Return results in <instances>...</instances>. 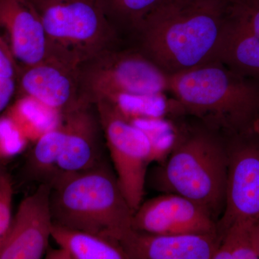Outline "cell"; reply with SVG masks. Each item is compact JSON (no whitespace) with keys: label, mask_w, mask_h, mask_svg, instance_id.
<instances>
[{"label":"cell","mask_w":259,"mask_h":259,"mask_svg":"<svg viewBox=\"0 0 259 259\" xmlns=\"http://www.w3.org/2000/svg\"><path fill=\"white\" fill-rule=\"evenodd\" d=\"M222 0H161L140 23L144 54L168 75L214 61Z\"/></svg>","instance_id":"1"},{"label":"cell","mask_w":259,"mask_h":259,"mask_svg":"<svg viewBox=\"0 0 259 259\" xmlns=\"http://www.w3.org/2000/svg\"><path fill=\"white\" fill-rule=\"evenodd\" d=\"M168 93L182 115L223 137L249 132L259 122V81L219 61L168 75Z\"/></svg>","instance_id":"2"},{"label":"cell","mask_w":259,"mask_h":259,"mask_svg":"<svg viewBox=\"0 0 259 259\" xmlns=\"http://www.w3.org/2000/svg\"><path fill=\"white\" fill-rule=\"evenodd\" d=\"M228 156L226 139L202 125L180 129L176 146L151 175L153 188L185 197L218 222L226 207Z\"/></svg>","instance_id":"3"},{"label":"cell","mask_w":259,"mask_h":259,"mask_svg":"<svg viewBox=\"0 0 259 259\" xmlns=\"http://www.w3.org/2000/svg\"><path fill=\"white\" fill-rule=\"evenodd\" d=\"M53 222L119 242L132 228L135 211L105 161L51 185Z\"/></svg>","instance_id":"4"},{"label":"cell","mask_w":259,"mask_h":259,"mask_svg":"<svg viewBox=\"0 0 259 259\" xmlns=\"http://www.w3.org/2000/svg\"><path fill=\"white\" fill-rule=\"evenodd\" d=\"M36 12L49 42L51 59L70 66L110 36L102 0H28Z\"/></svg>","instance_id":"5"},{"label":"cell","mask_w":259,"mask_h":259,"mask_svg":"<svg viewBox=\"0 0 259 259\" xmlns=\"http://www.w3.org/2000/svg\"><path fill=\"white\" fill-rule=\"evenodd\" d=\"M95 102L117 182L136 212L142 203L147 168L151 163L149 140L110 102L101 99Z\"/></svg>","instance_id":"6"},{"label":"cell","mask_w":259,"mask_h":259,"mask_svg":"<svg viewBox=\"0 0 259 259\" xmlns=\"http://www.w3.org/2000/svg\"><path fill=\"white\" fill-rule=\"evenodd\" d=\"M225 139L228 177L226 207L217 222L220 238L235 221L259 218V122L249 132Z\"/></svg>","instance_id":"7"},{"label":"cell","mask_w":259,"mask_h":259,"mask_svg":"<svg viewBox=\"0 0 259 259\" xmlns=\"http://www.w3.org/2000/svg\"><path fill=\"white\" fill-rule=\"evenodd\" d=\"M215 61L259 81V0H222Z\"/></svg>","instance_id":"8"},{"label":"cell","mask_w":259,"mask_h":259,"mask_svg":"<svg viewBox=\"0 0 259 259\" xmlns=\"http://www.w3.org/2000/svg\"><path fill=\"white\" fill-rule=\"evenodd\" d=\"M91 83L88 103L118 95H159L168 93V75L145 54L118 53L102 56Z\"/></svg>","instance_id":"9"},{"label":"cell","mask_w":259,"mask_h":259,"mask_svg":"<svg viewBox=\"0 0 259 259\" xmlns=\"http://www.w3.org/2000/svg\"><path fill=\"white\" fill-rule=\"evenodd\" d=\"M51 187L40 184L24 198L0 245V259H40L49 247L53 222Z\"/></svg>","instance_id":"10"},{"label":"cell","mask_w":259,"mask_h":259,"mask_svg":"<svg viewBox=\"0 0 259 259\" xmlns=\"http://www.w3.org/2000/svg\"><path fill=\"white\" fill-rule=\"evenodd\" d=\"M132 228L152 234H204L217 232V222L193 201L164 193L141 203L133 217Z\"/></svg>","instance_id":"11"},{"label":"cell","mask_w":259,"mask_h":259,"mask_svg":"<svg viewBox=\"0 0 259 259\" xmlns=\"http://www.w3.org/2000/svg\"><path fill=\"white\" fill-rule=\"evenodd\" d=\"M88 105L83 104L63 114L65 137L53 183L61 177L88 171L103 162L101 123L99 117L97 120L89 112Z\"/></svg>","instance_id":"12"},{"label":"cell","mask_w":259,"mask_h":259,"mask_svg":"<svg viewBox=\"0 0 259 259\" xmlns=\"http://www.w3.org/2000/svg\"><path fill=\"white\" fill-rule=\"evenodd\" d=\"M220 242L218 232L159 235L132 229L119 244L128 259H213Z\"/></svg>","instance_id":"13"},{"label":"cell","mask_w":259,"mask_h":259,"mask_svg":"<svg viewBox=\"0 0 259 259\" xmlns=\"http://www.w3.org/2000/svg\"><path fill=\"white\" fill-rule=\"evenodd\" d=\"M0 25L8 32L13 55L26 67L49 59L47 33L28 0H0Z\"/></svg>","instance_id":"14"},{"label":"cell","mask_w":259,"mask_h":259,"mask_svg":"<svg viewBox=\"0 0 259 259\" xmlns=\"http://www.w3.org/2000/svg\"><path fill=\"white\" fill-rule=\"evenodd\" d=\"M70 66L54 59L27 67L21 78L25 96L65 113L86 104L77 96Z\"/></svg>","instance_id":"15"},{"label":"cell","mask_w":259,"mask_h":259,"mask_svg":"<svg viewBox=\"0 0 259 259\" xmlns=\"http://www.w3.org/2000/svg\"><path fill=\"white\" fill-rule=\"evenodd\" d=\"M51 238L59 248L48 250L47 258L128 259L118 243L89 232L54 223Z\"/></svg>","instance_id":"16"},{"label":"cell","mask_w":259,"mask_h":259,"mask_svg":"<svg viewBox=\"0 0 259 259\" xmlns=\"http://www.w3.org/2000/svg\"><path fill=\"white\" fill-rule=\"evenodd\" d=\"M65 137L64 120L40 136L30 151L26 166L29 176L40 184L51 185L57 173Z\"/></svg>","instance_id":"17"},{"label":"cell","mask_w":259,"mask_h":259,"mask_svg":"<svg viewBox=\"0 0 259 259\" xmlns=\"http://www.w3.org/2000/svg\"><path fill=\"white\" fill-rule=\"evenodd\" d=\"M11 112L10 118L28 141H37L59 125L63 118L61 112L28 96L21 99Z\"/></svg>","instance_id":"18"},{"label":"cell","mask_w":259,"mask_h":259,"mask_svg":"<svg viewBox=\"0 0 259 259\" xmlns=\"http://www.w3.org/2000/svg\"><path fill=\"white\" fill-rule=\"evenodd\" d=\"M257 221L241 220L228 227L213 259H258L255 241Z\"/></svg>","instance_id":"19"},{"label":"cell","mask_w":259,"mask_h":259,"mask_svg":"<svg viewBox=\"0 0 259 259\" xmlns=\"http://www.w3.org/2000/svg\"><path fill=\"white\" fill-rule=\"evenodd\" d=\"M127 119L147 136L151 144V162L164 161L176 146L180 129L165 117Z\"/></svg>","instance_id":"20"},{"label":"cell","mask_w":259,"mask_h":259,"mask_svg":"<svg viewBox=\"0 0 259 259\" xmlns=\"http://www.w3.org/2000/svg\"><path fill=\"white\" fill-rule=\"evenodd\" d=\"M161 0H111L112 9L138 28L145 17Z\"/></svg>","instance_id":"21"},{"label":"cell","mask_w":259,"mask_h":259,"mask_svg":"<svg viewBox=\"0 0 259 259\" xmlns=\"http://www.w3.org/2000/svg\"><path fill=\"white\" fill-rule=\"evenodd\" d=\"M27 141L10 117L0 121V159L20 152Z\"/></svg>","instance_id":"22"},{"label":"cell","mask_w":259,"mask_h":259,"mask_svg":"<svg viewBox=\"0 0 259 259\" xmlns=\"http://www.w3.org/2000/svg\"><path fill=\"white\" fill-rule=\"evenodd\" d=\"M13 187L11 179L5 173L0 180V245L11 226Z\"/></svg>","instance_id":"23"},{"label":"cell","mask_w":259,"mask_h":259,"mask_svg":"<svg viewBox=\"0 0 259 259\" xmlns=\"http://www.w3.org/2000/svg\"><path fill=\"white\" fill-rule=\"evenodd\" d=\"M15 90L14 78L0 77V112L9 105Z\"/></svg>","instance_id":"24"},{"label":"cell","mask_w":259,"mask_h":259,"mask_svg":"<svg viewBox=\"0 0 259 259\" xmlns=\"http://www.w3.org/2000/svg\"><path fill=\"white\" fill-rule=\"evenodd\" d=\"M15 68L10 56L0 47V77L14 78Z\"/></svg>","instance_id":"25"},{"label":"cell","mask_w":259,"mask_h":259,"mask_svg":"<svg viewBox=\"0 0 259 259\" xmlns=\"http://www.w3.org/2000/svg\"><path fill=\"white\" fill-rule=\"evenodd\" d=\"M255 246H256L257 253L259 259V218L255 223Z\"/></svg>","instance_id":"26"},{"label":"cell","mask_w":259,"mask_h":259,"mask_svg":"<svg viewBox=\"0 0 259 259\" xmlns=\"http://www.w3.org/2000/svg\"><path fill=\"white\" fill-rule=\"evenodd\" d=\"M5 173H6V172L5 171L3 165H2L1 161H0V180H1L2 177H3V175H4Z\"/></svg>","instance_id":"27"}]
</instances>
